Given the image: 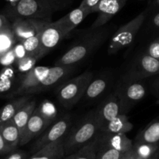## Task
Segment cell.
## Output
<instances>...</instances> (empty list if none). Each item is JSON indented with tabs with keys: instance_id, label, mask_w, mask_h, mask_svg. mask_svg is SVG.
I'll use <instances>...</instances> for the list:
<instances>
[{
	"instance_id": "b9f144b4",
	"label": "cell",
	"mask_w": 159,
	"mask_h": 159,
	"mask_svg": "<svg viewBox=\"0 0 159 159\" xmlns=\"http://www.w3.org/2000/svg\"><path fill=\"white\" fill-rule=\"evenodd\" d=\"M7 1L10 4L11 7H14L16 4H17L18 2H20V0H7Z\"/></svg>"
},
{
	"instance_id": "f1b7e54d",
	"label": "cell",
	"mask_w": 159,
	"mask_h": 159,
	"mask_svg": "<svg viewBox=\"0 0 159 159\" xmlns=\"http://www.w3.org/2000/svg\"><path fill=\"white\" fill-rule=\"evenodd\" d=\"M100 134V133H99ZM98 135L76 152L74 159H96Z\"/></svg>"
},
{
	"instance_id": "5b68a950",
	"label": "cell",
	"mask_w": 159,
	"mask_h": 159,
	"mask_svg": "<svg viewBox=\"0 0 159 159\" xmlns=\"http://www.w3.org/2000/svg\"><path fill=\"white\" fill-rule=\"evenodd\" d=\"M146 18V12L140 13L126 24L119 27L113 34L108 47V53L113 55L129 46L135 39Z\"/></svg>"
},
{
	"instance_id": "8fae6325",
	"label": "cell",
	"mask_w": 159,
	"mask_h": 159,
	"mask_svg": "<svg viewBox=\"0 0 159 159\" xmlns=\"http://www.w3.org/2000/svg\"><path fill=\"white\" fill-rule=\"evenodd\" d=\"M73 70H74V66H54L50 67L48 76L30 92V95L48 91L56 86H59L61 84L65 81V80L69 76L71 75Z\"/></svg>"
},
{
	"instance_id": "1f68e13d",
	"label": "cell",
	"mask_w": 159,
	"mask_h": 159,
	"mask_svg": "<svg viewBox=\"0 0 159 159\" xmlns=\"http://www.w3.org/2000/svg\"><path fill=\"white\" fill-rule=\"evenodd\" d=\"M38 60V59L34 56H26L25 57L16 61V62H15L16 69L20 73L24 74L34 67Z\"/></svg>"
},
{
	"instance_id": "ab89813d",
	"label": "cell",
	"mask_w": 159,
	"mask_h": 159,
	"mask_svg": "<svg viewBox=\"0 0 159 159\" xmlns=\"http://www.w3.org/2000/svg\"><path fill=\"white\" fill-rule=\"evenodd\" d=\"M120 159H137L136 157V154L134 153V149H130L129 151H127L126 153H125L123 156L121 157Z\"/></svg>"
},
{
	"instance_id": "cb8c5ba5",
	"label": "cell",
	"mask_w": 159,
	"mask_h": 159,
	"mask_svg": "<svg viewBox=\"0 0 159 159\" xmlns=\"http://www.w3.org/2000/svg\"><path fill=\"white\" fill-rule=\"evenodd\" d=\"M36 107V101L34 99H32L28 103L26 104L24 107H22L17 111V113L15 115L14 117L12 119V120L15 123L17 129H19L20 137L22 136L23 133H24V129H25L26 126L28 123L30 116L33 114Z\"/></svg>"
},
{
	"instance_id": "44dd1931",
	"label": "cell",
	"mask_w": 159,
	"mask_h": 159,
	"mask_svg": "<svg viewBox=\"0 0 159 159\" xmlns=\"http://www.w3.org/2000/svg\"><path fill=\"white\" fill-rule=\"evenodd\" d=\"M134 125L126 114H120L108 122L101 132L108 134H126L131 131Z\"/></svg>"
},
{
	"instance_id": "ffe728a7",
	"label": "cell",
	"mask_w": 159,
	"mask_h": 159,
	"mask_svg": "<svg viewBox=\"0 0 159 159\" xmlns=\"http://www.w3.org/2000/svg\"><path fill=\"white\" fill-rule=\"evenodd\" d=\"M64 156L63 138L43 147L27 159H62Z\"/></svg>"
},
{
	"instance_id": "7bdbcfd3",
	"label": "cell",
	"mask_w": 159,
	"mask_h": 159,
	"mask_svg": "<svg viewBox=\"0 0 159 159\" xmlns=\"http://www.w3.org/2000/svg\"><path fill=\"white\" fill-rule=\"evenodd\" d=\"M154 88H155V90H156V91H157V94H158V95H159V79L157 80L155 82V83H154Z\"/></svg>"
},
{
	"instance_id": "8d00e7d4",
	"label": "cell",
	"mask_w": 159,
	"mask_h": 159,
	"mask_svg": "<svg viewBox=\"0 0 159 159\" xmlns=\"http://www.w3.org/2000/svg\"><path fill=\"white\" fill-rule=\"evenodd\" d=\"M3 159H27V154L24 151L15 150L9 153L8 155Z\"/></svg>"
},
{
	"instance_id": "bcb514c9",
	"label": "cell",
	"mask_w": 159,
	"mask_h": 159,
	"mask_svg": "<svg viewBox=\"0 0 159 159\" xmlns=\"http://www.w3.org/2000/svg\"><path fill=\"white\" fill-rule=\"evenodd\" d=\"M156 2H157V3L159 5V0H156Z\"/></svg>"
},
{
	"instance_id": "f6af8a7d",
	"label": "cell",
	"mask_w": 159,
	"mask_h": 159,
	"mask_svg": "<svg viewBox=\"0 0 159 159\" xmlns=\"http://www.w3.org/2000/svg\"><path fill=\"white\" fill-rule=\"evenodd\" d=\"M154 159H159V148L157 149V151H156L155 154L154 155Z\"/></svg>"
},
{
	"instance_id": "484cf974",
	"label": "cell",
	"mask_w": 159,
	"mask_h": 159,
	"mask_svg": "<svg viewBox=\"0 0 159 159\" xmlns=\"http://www.w3.org/2000/svg\"><path fill=\"white\" fill-rule=\"evenodd\" d=\"M35 110L50 125L57 120L58 110L56 105L49 100L42 101Z\"/></svg>"
},
{
	"instance_id": "7c38bea8",
	"label": "cell",
	"mask_w": 159,
	"mask_h": 159,
	"mask_svg": "<svg viewBox=\"0 0 159 159\" xmlns=\"http://www.w3.org/2000/svg\"><path fill=\"white\" fill-rule=\"evenodd\" d=\"M127 0H101L95 13L98 16L91 26V29L104 27L116 13L126 5Z\"/></svg>"
},
{
	"instance_id": "d6986e66",
	"label": "cell",
	"mask_w": 159,
	"mask_h": 159,
	"mask_svg": "<svg viewBox=\"0 0 159 159\" xmlns=\"http://www.w3.org/2000/svg\"><path fill=\"white\" fill-rule=\"evenodd\" d=\"M31 100V95L20 96L2 106L0 108V126L11 120L17 111Z\"/></svg>"
},
{
	"instance_id": "60d3db41",
	"label": "cell",
	"mask_w": 159,
	"mask_h": 159,
	"mask_svg": "<svg viewBox=\"0 0 159 159\" xmlns=\"http://www.w3.org/2000/svg\"><path fill=\"white\" fill-rule=\"evenodd\" d=\"M152 22L153 24H154L155 27H159V13H157V14L154 15V17H153Z\"/></svg>"
},
{
	"instance_id": "9c48e42d",
	"label": "cell",
	"mask_w": 159,
	"mask_h": 159,
	"mask_svg": "<svg viewBox=\"0 0 159 159\" xmlns=\"http://www.w3.org/2000/svg\"><path fill=\"white\" fill-rule=\"evenodd\" d=\"M51 20L40 19H15L11 23L13 30L16 41L19 42L38 34Z\"/></svg>"
},
{
	"instance_id": "d6a6232c",
	"label": "cell",
	"mask_w": 159,
	"mask_h": 159,
	"mask_svg": "<svg viewBox=\"0 0 159 159\" xmlns=\"http://www.w3.org/2000/svg\"><path fill=\"white\" fill-rule=\"evenodd\" d=\"M16 56H15L13 48L4 55L0 56V64L4 67L13 66L16 62Z\"/></svg>"
},
{
	"instance_id": "7a4b0ae2",
	"label": "cell",
	"mask_w": 159,
	"mask_h": 159,
	"mask_svg": "<svg viewBox=\"0 0 159 159\" xmlns=\"http://www.w3.org/2000/svg\"><path fill=\"white\" fill-rule=\"evenodd\" d=\"M101 132L97 109L88 112L69 130L64 137L65 155L73 154L93 140Z\"/></svg>"
},
{
	"instance_id": "30bf717a",
	"label": "cell",
	"mask_w": 159,
	"mask_h": 159,
	"mask_svg": "<svg viewBox=\"0 0 159 159\" xmlns=\"http://www.w3.org/2000/svg\"><path fill=\"white\" fill-rule=\"evenodd\" d=\"M67 35L62 27L55 22H49L40 33L39 59L48 54Z\"/></svg>"
},
{
	"instance_id": "f35d334b",
	"label": "cell",
	"mask_w": 159,
	"mask_h": 159,
	"mask_svg": "<svg viewBox=\"0 0 159 159\" xmlns=\"http://www.w3.org/2000/svg\"><path fill=\"white\" fill-rule=\"evenodd\" d=\"M11 27V23L9 21L5 15L0 14V30Z\"/></svg>"
},
{
	"instance_id": "e575fe53",
	"label": "cell",
	"mask_w": 159,
	"mask_h": 159,
	"mask_svg": "<svg viewBox=\"0 0 159 159\" xmlns=\"http://www.w3.org/2000/svg\"><path fill=\"white\" fill-rule=\"evenodd\" d=\"M147 54L159 60V38L150 44L147 49Z\"/></svg>"
},
{
	"instance_id": "d4e9b609",
	"label": "cell",
	"mask_w": 159,
	"mask_h": 159,
	"mask_svg": "<svg viewBox=\"0 0 159 159\" xmlns=\"http://www.w3.org/2000/svg\"><path fill=\"white\" fill-rule=\"evenodd\" d=\"M108 79L106 77H98L92 80L87 88L84 95L86 100H94L100 97L108 88Z\"/></svg>"
},
{
	"instance_id": "4fadbf2b",
	"label": "cell",
	"mask_w": 159,
	"mask_h": 159,
	"mask_svg": "<svg viewBox=\"0 0 159 159\" xmlns=\"http://www.w3.org/2000/svg\"><path fill=\"white\" fill-rule=\"evenodd\" d=\"M159 74V60L148 54L139 56L129 71V77L142 80L148 76Z\"/></svg>"
},
{
	"instance_id": "d590c367",
	"label": "cell",
	"mask_w": 159,
	"mask_h": 159,
	"mask_svg": "<svg viewBox=\"0 0 159 159\" xmlns=\"http://www.w3.org/2000/svg\"><path fill=\"white\" fill-rule=\"evenodd\" d=\"M13 49V52H14L16 60L22 59V58L25 57V56H27V52H26L25 51V48H24V45H23V44L21 43V42H16V44L14 45Z\"/></svg>"
},
{
	"instance_id": "9a60e30c",
	"label": "cell",
	"mask_w": 159,
	"mask_h": 159,
	"mask_svg": "<svg viewBox=\"0 0 159 159\" xmlns=\"http://www.w3.org/2000/svg\"><path fill=\"white\" fill-rule=\"evenodd\" d=\"M49 126V123L34 110L21 136L20 146H24L34 139L38 138Z\"/></svg>"
},
{
	"instance_id": "83f0119b",
	"label": "cell",
	"mask_w": 159,
	"mask_h": 159,
	"mask_svg": "<svg viewBox=\"0 0 159 159\" xmlns=\"http://www.w3.org/2000/svg\"><path fill=\"white\" fill-rule=\"evenodd\" d=\"M16 42L11 27L0 30V56L11 50Z\"/></svg>"
},
{
	"instance_id": "74e56055",
	"label": "cell",
	"mask_w": 159,
	"mask_h": 159,
	"mask_svg": "<svg viewBox=\"0 0 159 159\" xmlns=\"http://www.w3.org/2000/svg\"><path fill=\"white\" fill-rule=\"evenodd\" d=\"M12 151H12L10 147L7 144L3 137H2V134H1V130H0V156L8 154L9 153L12 152Z\"/></svg>"
},
{
	"instance_id": "2e32d148",
	"label": "cell",
	"mask_w": 159,
	"mask_h": 159,
	"mask_svg": "<svg viewBox=\"0 0 159 159\" xmlns=\"http://www.w3.org/2000/svg\"><path fill=\"white\" fill-rule=\"evenodd\" d=\"M13 66H5L0 71V96L10 98L19 86L20 76Z\"/></svg>"
},
{
	"instance_id": "8992f818",
	"label": "cell",
	"mask_w": 159,
	"mask_h": 159,
	"mask_svg": "<svg viewBox=\"0 0 159 159\" xmlns=\"http://www.w3.org/2000/svg\"><path fill=\"white\" fill-rule=\"evenodd\" d=\"M116 93L120 101L122 113L126 114L145 97L147 90L141 80L128 76L119 84Z\"/></svg>"
},
{
	"instance_id": "ee69618b",
	"label": "cell",
	"mask_w": 159,
	"mask_h": 159,
	"mask_svg": "<svg viewBox=\"0 0 159 159\" xmlns=\"http://www.w3.org/2000/svg\"><path fill=\"white\" fill-rule=\"evenodd\" d=\"M75 155H76V152L73 153V154L66 155V157H65L64 158H62V159H74L75 158Z\"/></svg>"
},
{
	"instance_id": "277c9868",
	"label": "cell",
	"mask_w": 159,
	"mask_h": 159,
	"mask_svg": "<svg viewBox=\"0 0 159 159\" xmlns=\"http://www.w3.org/2000/svg\"><path fill=\"white\" fill-rule=\"evenodd\" d=\"M54 8L48 0H20L7 13L12 20L18 18L51 20Z\"/></svg>"
},
{
	"instance_id": "603a6c76",
	"label": "cell",
	"mask_w": 159,
	"mask_h": 159,
	"mask_svg": "<svg viewBox=\"0 0 159 159\" xmlns=\"http://www.w3.org/2000/svg\"><path fill=\"white\" fill-rule=\"evenodd\" d=\"M135 142L159 145V117L151 122L137 134Z\"/></svg>"
},
{
	"instance_id": "836d02e7",
	"label": "cell",
	"mask_w": 159,
	"mask_h": 159,
	"mask_svg": "<svg viewBox=\"0 0 159 159\" xmlns=\"http://www.w3.org/2000/svg\"><path fill=\"white\" fill-rule=\"evenodd\" d=\"M101 0H83L80 5V7L86 10L88 14L95 13L97 7L98 6Z\"/></svg>"
},
{
	"instance_id": "ac0fdd59",
	"label": "cell",
	"mask_w": 159,
	"mask_h": 159,
	"mask_svg": "<svg viewBox=\"0 0 159 159\" xmlns=\"http://www.w3.org/2000/svg\"><path fill=\"white\" fill-rule=\"evenodd\" d=\"M89 14H88V13L86 10L79 7L77 8L74 9L73 10H72L71 12L67 13L64 16L61 17L58 20H56V23L62 27V29L64 30L66 34L68 35Z\"/></svg>"
},
{
	"instance_id": "6da1fadb",
	"label": "cell",
	"mask_w": 159,
	"mask_h": 159,
	"mask_svg": "<svg viewBox=\"0 0 159 159\" xmlns=\"http://www.w3.org/2000/svg\"><path fill=\"white\" fill-rule=\"evenodd\" d=\"M92 31L80 38L56 62L55 66H75L92 54L107 39L108 27L91 29Z\"/></svg>"
},
{
	"instance_id": "5bb4252c",
	"label": "cell",
	"mask_w": 159,
	"mask_h": 159,
	"mask_svg": "<svg viewBox=\"0 0 159 159\" xmlns=\"http://www.w3.org/2000/svg\"><path fill=\"white\" fill-rule=\"evenodd\" d=\"M97 111L102 130L108 122L112 120L119 115L123 114L120 101L116 93L115 92L107 96L97 108Z\"/></svg>"
},
{
	"instance_id": "52a82bcc",
	"label": "cell",
	"mask_w": 159,
	"mask_h": 159,
	"mask_svg": "<svg viewBox=\"0 0 159 159\" xmlns=\"http://www.w3.org/2000/svg\"><path fill=\"white\" fill-rule=\"evenodd\" d=\"M71 126L70 116H65L57 119L55 123L50 125L36 140L34 142L30 149V153L34 154L43 147L63 139L69 132Z\"/></svg>"
},
{
	"instance_id": "3957f363",
	"label": "cell",
	"mask_w": 159,
	"mask_h": 159,
	"mask_svg": "<svg viewBox=\"0 0 159 159\" xmlns=\"http://www.w3.org/2000/svg\"><path fill=\"white\" fill-rule=\"evenodd\" d=\"M93 80L91 72H84L67 81L61 84L56 91L58 101L65 108L74 106L81 98H83L87 88Z\"/></svg>"
},
{
	"instance_id": "7dc6e473",
	"label": "cell",
	"mask_w": 159,
	"mask_h": 159,
	"mask_svg": "<svg viewBox=\"0 0 159 159\" xmlns=\"http://www.w3.org/2000/svg\"><path fill=\"white\" fill-rule=\"evenodd\" d=\"M151 159H154V157H152V158H151Z\"/></svg>"
},
{
	"instance_id": "e0dca14e",
	"label": "cell",
	"mask_w": 159,
	"mask_h": 159,
	"mask_svg": "<svg viewBox=\"0 0 159 159\" xmlns=\"http://www.w3.org/2000/svg\"><path fill=\"white\" fill-rule=\"evenodd\" d=\"M98 141L123 154L132 149L134 143L126 134H108L103 132H100L98 134Z\"/></svg>"
},
{
	"instance_id": "4dcf8cb0",
	"label": "cell",
	"mask_w": 159,
	"mask_h": 159,
	"mask_svg": "<svg viewBox=\"0 0 159 159\" xmlns=\"http://www.w3.org/2000/svg\"><path fill=\"white\" fill-rule=\"evenodd\" d=\"M40 33L21 42L25 48L27 56H34L38 59H39L38 56H39L40 50Z\"/></svg>"
},
{
	"instance_id": "7402d4cb",
	"label": "cell",
	"mask_w": 159,
	"mask_h": 159,
	"mask_svg": "<svg viewBox=\"0 0 159 159\" xmlns=\"http://www.w3.org/2000/svg\"><path fill=\"white\" fill-rule=\"evenodd\" d=\"M0 130L2 137L7 144L10 148L12 151H15L18 146H20V134L13 120L7 122L0 126Z\"/></svg>"
},
{
	"instance_id": "f546056e",
	"label": "cell",
	"mask_w": 159,
	"mask_h": 159,
	"mask_svg": "<svg viewBox=\"0 0 159 159\" xmlns=\"http://www.w3.org/2000/svg\"><path fill=\"white\" fill-rule=\"evenodd\" d=\"M123 153L118 150L98 142V149L96 159H120Z\"/></svg>"
},
{
	"instance_id": "ba28073f",
	"label": "cell",
	"mask_w": 159,
	"mask_h": 159,
	"mask_svg": "<svg viewBox=\"0 0 159 159\" xmlns=\"http://www.w3.org/2000/svg\"><path fill=\"white\" fill-rule=\"evenodd\" d=\"M50 67L34 66L24 74H21L17 89L13 93L10 98L24 95H30V92L41 84L48 76Z\"/></svg>"
},
{
	"instance_id": "4316f807",
	"label": "cell",
	"mask_w": 159,
	"mask_h": 159,
	"mask_svg": "<svg viewBox=\"0 0 159 159\" xmlns=\"http://www.w3.org/2000/svg\"><path fill=\"white\" fill-rule=\"evenodd\" d=\"M158 148L159 145L151 144V143H139V142H134L133 143V149L137 159L152 158Z\"/></svg>"
}]
</instances>
